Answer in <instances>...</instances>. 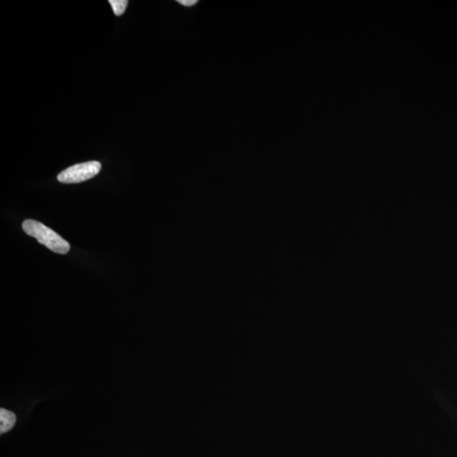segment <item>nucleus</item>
<instances>
[{
    "label": "nucleus",
    "mask_w": 457,
    "mask_h": 457,
    "mask_svg": "<svg viewBox=\"0 0 457 457\" xmlns=\"http://www.w3.org/2000/svg\"><path fill=\"white\" fill-rule=\"evenodd\" d=\"M22 229L27 235L36 238L39 243L45 245L54 252L66 254L70 251L68 242L40 222L26 220L23 222Z\"/></svg>",
    "instance_id": "f257e3e1"
},
{
    "label": "nucleus",
    "mask_w": 457,
    "mask_h": 457,
    "mask_svg": "<svg viewBox=\"0 0 457 457\" xmlns=\"http://www.w3.org/2000/svg\"><path fill=\"white\" fill-rule=\"evenodd\" d=\"M109 3H111L116 17H120L125 13L129 2L127 0H109Z\"/></svg>",
    "instance_id": "20e7f679"
},
{
    "label": "nucleus",
    "mask_w": 457,
    "mask_h": 457,
    "mask_svg": "<svg viewBox=\"0 0 457 457\" xmlns=\"http://www.w3.org/2000/svg\"><path fill=\"white\" fill-rule=\"evenodd\" d=\"M17 417L13 412L6 408L0 409V433L9 432L17 423Z\"/></svg>",
    "instance_id": "7ed1b4c3"
},
{
    "label": "nucleus",
    "mask_w": 457,
    "mask_h": 457,
    "mask_svg": "<svg viewBox=\"0 0 457 457\" xmlns=\"http://www.w3.org/2000/svg\"><path fill=\"white\" fill-rule=\"evenodd\" d=\"M101 163L99 161H90L78 163L62 171L58 175V181L65 184H74L92 179L99 173Z\"/></svg>",
    "instance_id": "f03ea898"
},
{
    "label": "nucleus",
    "mask_w": 457,
    "mask_h": 457,
    "mask_svg": "<svg viewBox=\"0 0 457 457\" xmlns=\"http://www.w3.org/2000/svg\"><path fill=\"white\" fill-rule=\"evenodd\" d=\"M179 3L186 7H191L196 5L198 0H178Z\"/></svg>",
    "instance_id": "39448f33"
}]
</instances>
